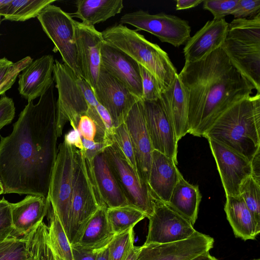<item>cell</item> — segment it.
Returning a JSON list of instances; mask_svg holds the SVG:
<instances>
[{
  "mask_svg": "<svg viewBox=\"0 0 260 260\" xmlns=\"http://www.w3.org/2000/svg\"><path fill=\"white\" fill-rule=\"evenodd\" d=\"M54 83L37 104L28 102L11 133L0 135V181L4 194L48 198L57 154Z\"/></svg>",
  "mask_w": 260,
  "mask_h": 260,
  "instance_id": "cell-1",
  "label": "cell"
},
{
  "mask_svg": "<svg viewBox=\"0 0 260 260\" xmlns=\"http://www.w3.org/2000/svg\"><path fill=\"white\" fill-rule=\"evenodd\" d=\"M178 76L188 99V133L198 137L254 89L221 47L199 61L185 62Z\"/></svg>",
  "mask_w": 260,
  "mask_h": 260,
  "instance_id": "cell-2",
  "label": "cell"
},
{
  "mask_svg": "<svg viewBox=\"0 0 260 260\" xmlns=\"http://www.w3.org/2000/svg\"><path fill=\"white\" fill-rule=\"evenodd\" d=\"M260 93L235 103L212 124L204 137L218 142L251 161L260 148Z\"/></svg>",
  "mask_w": 260,
  "mask_h": 260,
  "instance_id": "cell-3",
  "label": "cell"
},
{
  "mask_svg": "<svg viewBox=\"0 0 260 260\" xmlns=\"http://www.w3.org/2000/svg\"><path fill=\"white\" fill-rule=\"evenodd\" d=\"M102 34L105 42L122 51L149 71L159 83L162 91L178 75L168 53L137 30L119 23L107 27Z\"/></svg>",
  "mask_w": 260,
  "mask_h": 260,
  "instance_id": "cell-4",
  "label": "cell"
},
{
  "mask_svg": "<svg viewBox=\"0 0 260 260\" xmlns=\"http://www.w3.org/2000/svg\"><path fill=\"white\" fill-rule=\"evenodd\" d=\"M231 62L260 93V14L229 23L221 47Z\"/></svg>",
  "mask_w": 260,
  "mask_h": 260,
  "instance_id": "cell-5",
  "label": "cell"
},
{
  "mask_svg": "<svg viewBox=\"0 0 260 260\" xmlns=\"http://www.w3.org/2000/svg\"><path fill=\"white\" fill-rule=\"evenodd\" d=\"M100 207L95 190L87 170L84 150L77 149L67 235L71 245L79 240L87 222Z\"/></svg>",
  "mask_w": 260,
  "mask_h": 260,
  "instance_id": "cell-6",
  "label": "cell"
},
{
  "mask_svg": "<svg viewBox=\"0 0 260 260\" xmlns=\"http://www.w3.org/2000/svg\"><path fill=\"white\" fill-rule=\"evenodd\" d=\"M77 148L64 140L58 146L48 198L67 235L74 185Z\"/></svg>",
  "mask_w": 260,
  "mask_h": 260,
  "instance_id": "cell-7",
  "label": "cell"
},
{
  "mask_svg": "<svg viewBox=\"0 0 260 260\" xmlns=\"http://www.w3.org/2000/svg\"><path fill=\"white\" fill-rule=\"evenodd\" d=\"M53 77L58 94L56 127L60 137L67 122L73 129H77L80 117L87 114L88 106L78 81L79 76L68 66L55 60Z\"/></svg>",
  "mask_w": 260,
  "mask_h": 260,
  "instance_id": "cell-8",
  "label": "cell"
},
{
  "mask_svg": "<svg viewBox=\"0 0 260 260\" xmlns=\"http://www.w3.org/2000/svg\"><path fill=\"white\" fill-rule=\"evenodd\" d=\"M37 17L55 49L60 53L63 63L83 78L76 43V20L70 13L52 4L45 7Z\"/></svg>",
  "mask_w": 260,
  "mask_h": 260,
  "instance_id": "cell-9",
  "label": "cell"
},
{
  "mask_svg": "<svg viewBox=\"0 0 260 260\" xmlns=\"http://www.w3.org/2000/svg\"><path fill=\"white\" fill-rule=\"evenodd\" d=\"M104 152L121 190L129 205L142 211L148 218L153 212L154 198L148 184L143 182L125 157L112 143Z\"/></svg>",
  "mask_w": 260,
  "mask_h": 260,
  "instance_id": "cell-10",
  "label": "cell"
},
{
  "mask_svg": "<svg viewBox=\"0 0 260 260\" xmlns=\"http://www.w3.org/2000/svg\"><path fill=\"white\" fill-rule=\"evenodd\" d=\"M119 23L132 25L137 30L146 31L161 42L176 47L185 44L190 37L191 27L187 21L164 13L150 14L139 10L122 15Z\"/></svg>",
  "mask_w": 260,
  "mask_h": 260,
  "instance_id": "cell-11",
  "label": "cell"
},
{
  "mask_svg": "<svg viewBox=\"0 0 260 260\" xmlns=\"http://www.w3.org/2000/svg\"><path fill=\"white\" fill-rule=\"evenodd\" d=\"M154 198V211L148 217V233L144 243L164 244L185 240L196 232L191 223L167 203Z\"/></svg>",
  "mask_w": 260,
  "mask_h": 260,
  "instance_id": "cell-12",
  "label": "cell"
},
{
  "mask_svg": "<svg viewBox=\"0 0 260 260\" xmlns=\"http://www.w3.org/2000/svg\"><path fill=\"white\" fill-rule=\"evenodd\" d=\"M93 90L99 103L108 112L114 127L124 122L133 106L141 100L101 66Z\"/></svg>",
  "mask_w": 260,
  "mask_h": 260,
  "instance_id": "cell-13",
  "label": "cell"
},
{
  "mask_svg": "<svg viewBox=\"0 0 260 260\" xmlns=\"http://www.w3.org/2000/svg\"><path fill=\"white\" fill-rule=\"evenodd\" d=\"M212 237L198 231L185 240L164 244L144 243L136 260H190L213 248Z\"/></svg>",
  "mask_w": 260,
  "mask_h": 260,
  "instance_id": "cell-14",
  "label": "cell"
},
{
  "mask_svg": "<svg viewBox=\"0 0 260 260\" xmlns=\"http://www.w3.org/2000/svg\"><path fill=\"white\" fill-rule=\"evenodd\" d=\"M146 125L153 150L172 158L177 164L178 140L173 121L160 99L143 101Z\"/></svg>",
  "mask_w": 260,
  "mask_h": 260,
  "instance_id": "cell-15",
  "label": "cell"
},
{
  "mask_svg": "<svg viewBox=\"0 0 260 260\" xmlns=\"http://www.w3.org/2000/svg\"><path fill=\"white\" fill-rule=\"evenodd\" d=\"M226 196H239V188L252 175L251 161L224 145L208 139Z\"/></svg>",
  "mask_w": 260,
  "mask_h": 260,
  "instance_id": "cell-16",
  "label": "cell"
},
{
  "mask_svg": "<svg viewBox=\"0 0 260 260\" xmlns=\"http://www.w3.org/2000/svg\"><path fill=\"white\" fill-rule=\"evenodd\" d=\"M75 39L83 78L92 89L95 86L101 66L102 32L94 26L75 21Z\"/></svg>",
  "mask_w": 260,
  "mask_h": 260,
  "instance_id": "cell-17",
  "label": "cell"
},
{
  "mask_svg": "<svg viewBox=\"0 0 260 260\" xmlns=\"http://www.w3.org/2000/svg\"><path fill=\"white\" fill-rule=\"evenodd\" d=\"M124 123L133 146L138 174L141 180L148 184L153 149L146 125L142 100L134 104Z\"/></svg>",
  "mask_w": 260,
  "mask_h": 260,
  "instance_id": "cell-18",
  "label": "cell"
},
{
  "mask_svg": "<svg viewBox=\"0 0 260 260\" xmlns=\"http://www.w3.org/2000/svg\"><path fill=\"white\" fill-rule=\"evenodd\" d=\"M85 162L100 207L109 208L129 205L110 169L104 151L91 160L85 158Z\"/></svg>",
  "mask_w": 260,
  "mask_h": 260,
  "instance_id": "cell-19",
  "label": "cell"
},
{
  "mask_svg": "<svg viewBox=\"0 0 260 260\" xmlns=\"http://www.w3.org/2000/svg\"><path fill=\"white\" fill-rule=\"evenodd\" d=\"M101 67L142 100L143 90L139 64L122 51L105 41L101 46Z\"/></svg>",
  "mask_w": 260,
  "mask_h": 260,
  "instance_id": "cell-20",
  "label": "cell"
},
{
  "mask_svg": "<svg viewBox=\"0 0 260 260\" xmlns=\"http://www.w3.org/2000/svg\"><path fill=\"white\" fill-rule=\"evenodd\" d=\"M229 23L225 19L208 21L185 44V62H193L220 48L226 38Z\"/></svg>",
  "mask_w": 260,
  "mask_h": 260,
  "instance_id": "cell-21",
  "label": "cell"
},
{
  "mask_svg": "<svg viewBox=\"0 0 260 260\" xmlns=\"http://www.w3.org/2000/svg\"><path fill=\"white\" fill-rule=\"evenodd\" d=\"M52 55H45L32 61L19 75L18 91L28 102L40 97L54 83Z\"/></svg>",
  "mask_w": 260,
  "mask_h": 260,
  "instance_id": "cell-22",
  "label": "cell"
},
{
  "mask_svg": "<svg viewBox=\"0 0 260 260\" xmlns=\"http://www.w3.org/2000/svg\"><path fill=\"white\" fill-rule=\"evenodd\" d=\"M181 175L172 158L153 150L148 184L153 197L167 203Z\"/></svg>",
  "mask_w": 260,
  "mask_h": 260,
  "instance_id": "cell-23",
  "label": "cell"
},
{
  "mask_svg": "<svg viewBox=\"0 0 260 260\" xmlns=\"http://www.w3.org/2000/svg\"><path fill=\"white\" fill-rule=\"evenodd\" d=\"M50 202L44 197L27 195L22 200L11 203L14 231L11 237H19L29 233L47 215Z\"/></svg>",
  "mask_w": 260,
  "mask_h": 260,
  "instance_id": "cell-24",
  "label": "cell"
},
{
  "mask_svg": "<svg viewBox=\"0 0 260 260\" xmlns=\"http://www.w3.org/2000/svg\"><path fill=\"white\" fill-rule=\"evenodd\" d=\"M173 121L178 141L189 133L188 99L177 75L172 84L160 93L159 98Z\"/></svg>",
  "mask_w": 260,
  "mask_h": 260,
  "instance_id": "cell-25",
  "label": "cell"
},
{
  "mask_svg": "<svg viewBox=\"0 0 260 260\" xmlns=\"http://www.w3.org/2000/svg\"><path fill=\"white\" fill-rule=\"evenodd\" d=\"M224 211L236 237L244 241L255 239L260 232V222L240 195L226 196Z\"/></svg>",
  "mask_w": 260,
  "mask_h": 260,
  "instance_id": "cell-26",
  "label": "cell"
},
{
  "mask_svg": "<svg viewBox=\"0 0 260 260\" xmlns=\"http://www.w3.org/2000/svg\"><path fill=\"white\" fill-rule=\"evenodd\" d=\"M107 208L100 207L87 222L79 240L72 246L97 252L107 247L115 235L107 217Z\"/></svg>",
  "mask_w": 260,
  "mask_h": 260,
  "instance_id": "cell-27",
  "label": "cell"
},
{
  "mask_svg": "<svg viewBox=\"0 0 260 260\" xmlns=\"http://www.w3.org/2000/svg\"><path fill=\"white\" fill-rule=\"evenodd\" d=\"M201 199L199 186L190 184L181 175L167 204L193 225Z\"/></svg>",
  "mask_w": 260,
  "mask_h": 260,
  "instance_id": "cell-28",
  "label": "cell"
},
{
  "mask_svg": "<svg viewBox=\"0 0 260 260\" xmlns=\"http://www.w3.org/2000/svg\"><path fill=\"white\" fill-rule=\"evenodd\" d=\"M77 10L70 14L79 18L87 25L104 22L121 13L124 5L122 0H77L75 2Z\"/></svg>",
  "mask_w": 260,
  "mask_h": 260,
  "instance_id": "cell-29",
  "label": "cell"
},
{
  "mask_svg": "<svg viewBox=\"0 0 260 260\" xmlns=\"http://www.w3.org/2000/svg\"><path fill=\"white\" fill-rule=\"evenodd\" d=\"M47 237L57 260H74L71 245L58 217L49 204Z\"/></svg>",
  "mask_w": 260,
  "mask_h": 260,
  "instance_id": "cell-30",
  "label": "cell"
},
{
  "mask_svg": "<svg viewBox=\"0 0 260 260\" xmlns=\"http://www.w3.org/2000/svg\"><path fill=\"white\" fill-rule=\"evenodd\" d=\"M107 217L112 232L117 235L134 228L146 216L134 206L127 205L107 208Z\"/></svg>",
  "mask_w": 260,
  "mask_h": 260,
  "instance_id": "cell-31",
  "label": "cell"
},
{
  "mask_svg": "<svg viewBox=\"0 0 260 260\" xmlns=\"http://www.w3.org/2000/svg\"><path fill=\"white\" fill-rule=\"evenodd\" d=\"M55 0H12L7 5L4 19L24 21L37 17L41 11Z\"/></svg>",
  "mask_w": 260,
  "mask_h": 260,
  "instance_id": "cell-32",
  "label": "cell"
},
{
  "mask_svg": "<svg viewBox=\"0 0 260 260\" xmlns=\"http://www.w3.org/2000/svg\"><path fill=\"white\" fill-rule=\"evenodd\" d=\"M48 225L43 221L29 233V248L34 260H57L49 242Z\"/></svg>",
  "mask_w": 260,
  "mask_h": 260,
  "instance_id": "cell-33",
  "label": "cell"
},
{
  "mask_svg": "<svg viewBox=\"0 0 260 260\" xmlns=\"http://www.w3.org/2000/svg\"><path fill=\"white\" fill-rule=\"evenodd\" d=\"M0 260H32L29 233L21 238L11 237L0 242Z\"/></svg>",
  "mask_w": 260,
  "mask_h": 260,
  "instance_id": "cell-34",
  "label": "cell"
},
{
  "mask_svg": "<svg viewBox=\"0 0 260 260\" xmlns=\"http://www.w3.org/2000/svg\"><path fill=\"white\" fill-rule=\"evenodd\" d=\"M32 61L30 56L15 63L5 57L0 58V95L12 87L19 73Z\"/></svg>",
  "mask_w": 260,
  "mask_h": 260,
  "instance_id": "cell-35",
  "label": "cell"
},
{
  "mask_svg": "<svg viewBox=\"0 0 260 260\" xmlns=\"http://www.w3.org/2000/svg\"><path fill=\"white\" fill-rule=\"evenodd\" d=\"M239 195L256 220L260 222V184L251 176H249L241 184Z\"/></svg>",
  "mask_w": 260,
  "mask_h": 260,
  "instance_id": "cell-36",
  "label": "cell"
},
{
  "mask_svg": "<svg viewBox=\"0 0 260 260\" xmlns=\"http://www.w3.org/2000/svg\"><path fill=\"white\" fill-rule=\"evenodd\" d=\"M134 228L115 235L108 245L110 260H125L134 247Z\"/></svg>",
  "mask_w": 260,
  "mask_h": 260,
  "instance_id": "cell-37",
  "label": "cell"
},
{
  "mask_svg": "<svg viewBox=\"0 0 260 260\" xmlns=\"http://www.w3.org/2000/svg\"><path fill=\"white\" fill-rule=\"evenodd\" d=\"M111 139L112 143L116 146L130 165L137 172L133 146L124 122L114 128Z\"/></svg>",
  "mask_w": 260,
  "mask_h": 260,
  "instance_id": "cell-38",
  "label": "cell"
},
{
  "mask_svg": "<svg viewBox=\"0 0 260 260\" xmlns=\"http://www.w3.org/2000/svg\"><path fill=\"white\" fill-rule=\"evenodd\" d=\"M142 79L144 101H154L159 99L161 87L156 78L146 69L139 64Z\"/></svg>",
  "mask_w": 260,
  "mask_h": 260,
  "instance_id": "cell-39",
  "label": "cell"
},
{
  "mask_svg": "<svg viewBox=\"0 0 260 260\" xmlns=\"http://www.w3.org/2000/svg\"><path fill=\"white\" fill-rule=\"evenodd\" d=\"M238 2L239 0H204L203 8L212 13L213 19H221L231 14Z\"/></svg>",
  "mask_w": 260,
  "mask_h": 260,
  "instance_id": "cell-40",
  "label": "cell"
},
{
  "mask_svg": "<svg viewBox=\"0 0 260 260\" xmlns=\"http://www.w3.org/2000/svg\"><path fill=\"white\" fill-rule=\"evenodd\" d=\"M13 231L11 203L3 198L0 200V242L11 237Z\"/></svg>",
  "mask_w": 260,
  "mask_h": 260,
  "instance_id": "cell-41",
  "label": "cell"
},
{
  "mask_svg": "<svg viewBox=\"0 0 260 260\" xmlns=\"http://www.w3.org/2000/svg\"><path fill=\"white\" fill-rule=\"evenodd\" d=\"M260 14V0H239L231 15L234 19H249Z\"/></svg>",
  "mask_w": 260,
  "mask_h": 260,
  "instance_id": "cell-42",
  "label": "cell"
},
{
  "mask_svg": "<svg viewBox=\"0 0 260 260\" xmlns=\"http://www.w3.org/2000/svg\"><path fill=\"white\" fill-rule=\"evenodd\" d=\"M77 129L82 139L95 142L97 134L96 125L87 114L83 115L80 117Z\"/></svg>",
  "mask_w": 260,
  "mask_h": 260,
  "instance_id": "cell-43",
  "label": "cell"
},
{
  "mask_svg": "<svg viewBox=\"0 0 260 260\" xmlns=\"http://www.w3.org/2000/svg\"><path fill=\"white\" fill-rule=\"evenodd\" d=\"M15 108L13 100L6 95L0 99V131L14 118Z\"/></svg>",
  "mask_w": 260,
  "mask_h": 260,
  "instance_id": "cell-44",
  "label": "cell"
},
{
  "mask_svg": "<svg viewBox=\"0 0 260 260\" xmlns=\"http://www.w3.org/2000/svg\"><path fill=\"white\" fill-rule=\"evenodd\" d=\"M82 141L84 148L85 157L88 160H92L96 154L103 151L106 147L102 143L90 141L82 138Z\"/></svg>",
  "mask_w": 260,
  "mask_h": 260,
  "instance_id": "cell-45",
  "label": "cell"
},
{
  "mask_svg": "<svg viewBox=\"0 0 260 260\" xmlns=\"http://www.w3.org/2000/svg\"><path fill=\"white\" fill-rule=\"evenodd\" d=\"M63 140L70 145L75 147L79 150H84L82 144V137L77 129H72L68 133H66L64 135Z\"/></svg>",
  "mask_w": 260,
  "mask_h": 260,
  "instance_id": "cell-46",
  "label": "cell"
},
{
  "mask_svg": "<svg viewBox=\"0 0 260 260\" xmlns=\"http://www.w3.org/2000/svg\"><path fill=\"white\" fill-rule=\"evenodd\" d=\"M74 260H96V252L72 246Z\"/></svg>",
  "mask_w": 260,
  "mask_h": 260,
  "instance_id": "cell-47",
  "label": "cell"
},
{
  "mask_svg": "<svg viewBox=\"0 0 260 260\" xmlns=\"http://www.w3.org/2000/svg\"><path fill=\"white\" fill-rule=\"evenodd\" d=\"M259 153L260 150H258L252 160H251V169H252V175L251 176L255 180V181L260 184V175H259Z\"/></svg>",
  "mask_w": 260,
  "mask_h": 260,
  "instance_id": "cell-48",
  "label": "cell"
},
{
  "mask_svg": "<svg viewBox=\"0 0 260 260\" xmlns=\"http://www.w3.org/2000/svg\"><path fill=\"white\" fill-rule=\"evenodd\" d=\"M204 0H177L176 1V10H186L197 7Z\"/></svg>",
  "mask_w": 260,
  "mask_h": 260,
  "instance_id": "cell-49",
  "label": "cell"
},
{
  "mask_svg": "<svg viewBox=\"0 0 260 260\" xmlns=\"http://www.w3.org/2000/svg\"><path fill=\"white\" fill-rule=\"evenodd\" d=\"M96 260H110L108 246L96 252Z\"/></svg>",
  "mask_w": 260,
  "mask_h": 260,
  "instance_id": "cell-50",
  "label": "cell"
},
{
  "mask_svg": "<svg viewBox=\"0 0 260 260\" xmlns=\"http://www.w3.org/2000/svg\"><path fill=\"white\" fill-rule=\"evenodd\" d=\"M140 246H134L125 260H136L139 252Z\"/></svg>",
  "mask_w": 260,
  "mask_h": 260,
  "instance_id": "cell-51",
  "label": "cell"
},
{
  "mask_svg": "<svg viewBox=\"0 0 260 260\" xmlns=\"http://www.w3.org/2000/svg\"><path fill=\"white\" fill-rule=\"evenodd\" d=\"M190 260H218L214 256H211L209 252L200 254Z\"/></svg>",
  "mask_w": 260,
  "mask_h": 260,
  "instance_id": "cell-52",
  "label": "cell"
},
{
  "mask_svg": "<svg viewBox=\"0 0 260 260\" xmlns=\"http://www.w3.org/2000/svg\"><path fill=\"white\" fill-rule=\"evenodd\" d=\"M12 0H0V16H3L7 5Z\"/></svg>",
  "mask_w": 260,
  "mask_h": 260,
  "instance_id": "cell-53",
  "label": "cell"
},
{
  "mask_svg": "<svg viewBox=\"0 0 260 260\" xmlns=\"http://www.w3.org/2000/svg\"><path fill=\"white\" fill-rule=\"evenodd\" d=\"M4 193V189L2 183L0 181V195Z\"/></svg>",
  "mask_w": 260,
  "mask_h": 260,
  "instance_id": "cell-54",
  "label": "cell"
},
{
  "mask_svg": "<svg viewBox=\"0 0 260 260\" xmlns=\"http://www.w3.org/2000/svg\"><path fill=\"white\" fill-rule=\"evenodd\" d=\"M1 17H2V16H0V26H1V21H2V18H1Z\"/></svg>",
  "mask_w": 260,
  "mask_h": 260,
  "instance_id": "cell-55",
  "label": "cell"
},
{
  "mask_svg": "<svg viewBox=\"0 0 260 260\" xmlns=\"http://www.w3.org/2000/svg\"><path fill=\"white\" fill-rule=\"evenodd\" d=\"M252 260H260V259L259 258H258V259H253Z\"/></svg>",
  "mask_w": 260,
  "mask_h": 260,
  "instance_id": "cell-56",
  "label": "cell"
},
{
  "mask_svg": "<svg viewBox=\"0 0 260 260\" xmlns=\"http://www.w3.org/2000/svg\"></svg>",
  "mask_w": 260,
  "mask_h": 260,
  "instance_id": "cell-57",
  "label": "cell"
}]
</instances>
